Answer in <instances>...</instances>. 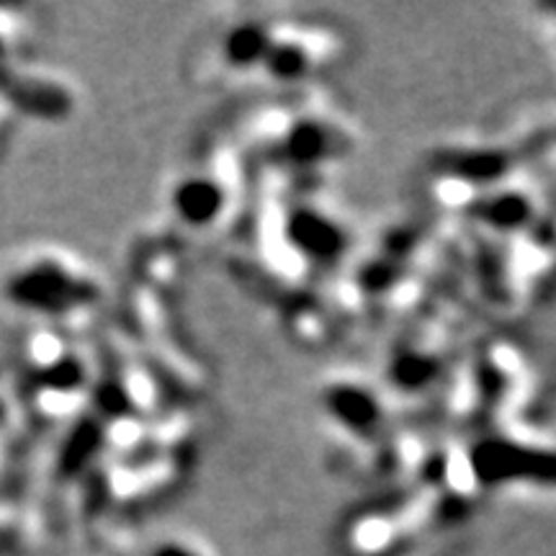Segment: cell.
I'll return each instance as SVG.
<instances>
[{"instance_id": "obj_9", "label": "cell", "mask_w": 556, "mask_h": 556, "mask_svg": "<svg viewBox=\"0 0 556 556\" xmlns=\"http://www.w3.org/2000/svg\"><path fill=\"white\" fill-rule=\"evenodd\" d=\"M96 441H99L96 428L90 426V422H78V428L70 433L65 448H62L60 469L65 471V475H75V471L88 462L90 454H93Z\"/></svg>"}, {"instance_id": "obj_12", "label": "cell", "mask_w": 556, "mask_h": 556, "mask_svg": "<svg viewBox=\"0 0 556 556\" xmlns=\"http://www.w3.org/2000/svg\"><path fill=\"white\" fill-rule=\"evenodd\" d=\"M3 54H5V41L0 39V60H3Z\"/></svg>"}, {"instance_id": "obj_2", "label": "cell", "mask_w": 556, "mask_h": 556, "mask_svg": "<svg viewBox=\"0 0 556 556\" xmlns=\"http://www.w3.org/2000/svg\"><path fill=\"white\" fill-rule=\"evenodd\" d=\"M5 291L18 307L45 312V315H67L99 299V287L90 278L70 274L54 261H41L26 270H18Z\"/></svg>"}, {"instance_id": "obj_6", "label": "cell", "mask_w": 556, "mask_h": 556, "mask_svg": "<svg viewBox=\"0 0 556 556\" xmlns=\"http://www.w3.org/2000/svg\"><path fill=\"white\" fill-rule=\"evenodd\" d=\"M274 21L240 18L225 26L214 37V54L222 73L248 75L258 73L274 37Z\"/></svg>"}, {"instance_id": "obj_3", "label": "cell", "mask_w": 556, "mask_h": 556, "mask_svg": "<svg viewBox=\"0 0 556 556\" xmlns=\"http://www.w3.org/2000/svg\"><path fill=\"white\" fill-rule=\"evenodd\" d=\"M270 148H276L287 163L299 168H319L353 150L351 131L325 114L287 116L276 129Z\"/></svg>"}, {"instance_id": "obj_11", "label": "cell", "mask_w": 556, "mask_h": 556, "mask_svg": "<svg viewBox=\"0 0 556 556\" xmlns=\"http://www.w3.org/2000/svg\"><path fill=\"white\" fill-rule=\"evenodd\" d=\"M150 556H201V554L189 544H180V541H165V544H160Z\"/></svg>"}, {"instance_id": "obj_7", "label": "cell", "mask_w": 556, "mask_h": 556, "mask_svg": "<svg viewBox=\"0 0 556 556\" xmlns=\"http://www.w3.org/2000/svg\"><path fill=\"white\" fill-rule=\"evenodd\" d=\"M0 96L9 99L24 114L41 116V119H60L73 103L67 90L52 86L47 80L16 75L9 67H0Z\"/></svg>"}, {"instance_id": "obj_8", "label": "cell", "mask_w": 556, "mask_h": 556, "mask_svg": "<svg viewBox=\"0 0 556 556\" xmlns=\"http://www.w3.org/2000/svg\"><path fill=\"white\" fill-rule=\"evenodd\" d=\"M531 201L518 191L497 193V197L486 199L484 204L479 206V217H482L486 225H492V229H505V232L523 229L528 222H531Z\"/></svg>"}, {"instance_id": "obj_1", "label": "cell", "mask_w": 556, "mask_h": 556, "mask_svg": "<svg viewBox=\"0 0 556 556\" xmlns=\"http://www.w3.org/2000/svg\"><path fill=\"white\" fill-rule=\"evenodd\" d=\"M338 37L323 26L276 24L266 60L258 73L270 83H307L336 60Z\"/></svg>"}, {"instance_id": "obj_10", "label": "cell", "mask_w": 556, "mask_h": 556, "mask_svg": "<svg viewBox=\"0 0 556 556\" xmlns=\"http://www.w3.org/2000/svg\"><path fill=\"white\" fill-rule=\"evenodd\" d=\"M39 381L45 387L58 389V392H73L86 381V368L75 356H62L39 374Z\"/></svg>"}, {"instance_id": "obj_4", "label": "cell", "mask_w": 556, "mask_h": 556, "mask_svg": "<svg viewBox=\"0 0 556 556\" xmlns=\"http://www.w3.org/2000/svg\"><path fill=\"white\" fill-rule=\"evenodd\" d=\"M475 471L486 484L556 486V451L526 446L507 438H486L475 451Z\"/></svg>"}, {"instance_id": "obj_5", "label": "cell", "mask_w": 556, "mask_h": 556, "mask_svg": "<svg viewBox=\"0 0 556 556\" xmlns=\"http://www.w3.org/2000/svg\"><path fill=\"white\" fill-rule=\"evenodd\" d=\"M229 184L222 178L217 163H201L176 180L170 206L176 217L191 229H208L229 212Z\"/></svg>"}]
</instances>
